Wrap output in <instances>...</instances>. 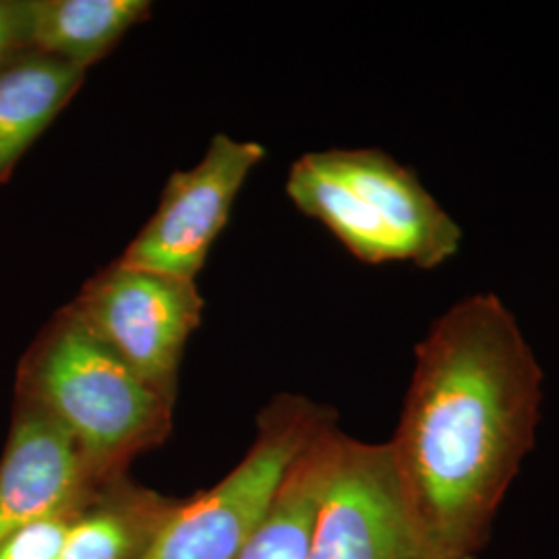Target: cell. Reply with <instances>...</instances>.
I'll use <instances>...</instances> for the list:
<instances>
[{
  "mask_svg": "<svg viewBox=\"0 0 559 559\" xmlns=\"http://www.w3.org/2000/svg\"><path fill=\"white\" fill-rule=\"evenodd\" d=\"M543 369L512 311L471 295L415 350L399 427L388 440L425 526L456 554L480 556L540 420Z\"/></svg>",
  "mask_w": 559,
  "mask_h": 559,
  "instance_id": "1",
  "label": "cell"
},
{
  "mask_svg": "<svg viewBox=\"0 0 559 559\" xmlns=\"http://www.w3.org/2000/svg\"><path fill=\"white\" fill-rule=\"evenodd\" d=\"M17 396L32 400L78 443L100 483L129 473L175 425L173 402L96 338L64 305L23 355Z\"/></svg>",
  "mask_w": 559,
  "mask_h": 559,
  "instance_id": "2",
  "label": "cell"
},
{
  "mask_svg": "<svg viewBox=\"0 0 559 559\" xmlns=\"http://www.w3.org/2000/svg\"><path fill=\"white\" fill-rule=\"evenodd\" d=\"M286 193L365 263L431 270L462 245L459 222L413 170L381 150L305 154L290 166Z\"/></svg>",
  "mask_w": 559,
  "mask_h": 559,
  "instance_id": "3",
  "label": "cell"
},
{
  "mask_svg": "<svg viewBox=\"0 0 559 559\" xmlns=\"http://www.w3.org/2000/svg\"><path fill=\"white\" fill-rule=\"evenodd\" d=\"M336 413L300 394H278L258 415L255 440L214 487L182 498L143 559H237L260 528L300 452Z\"/></svg>",
  "mask_w": 559,
  "mask_h": 559,
  "instance_id": "4",
  "label": "cell"
},
{
  "mask_svg": "<svg viewBox=\"0 0 559 559\" xmlns=\"http://www.w3.org/2000/svg\"><path fill=\"white\" fill-rule=\"evenodd\" d=\"M309 559H480L445 547L408 500L388 441L357 440L338 425L328 438V473Z\"/></svg>",
  "mask_w": 559,
  "mask_h": 559,
  "instance_id": "5",
  "label": "cell"
},
{
  "mask_svg": "<svg viewBox=\"0 0 559 559\" xmlns=\"http://www.w3.org/2000/svg\"><path fill=\"white\" fill-rule=\"evenodd\" d=\"M69 307L141 380L177 404L185 346L203 316L195 280L117 260L87 280Z\"/></svg>",
  "mask_w": 559,
  "mask_h": 559,
  "instance_id": "6",
  "label": "cell"
},
{
  "mask_svg": "<svg viewBox=\"0 0 559 559\" xmlns=\"http://www.w3.org/2000/svg\"><path fill=\"white\" fill-rule=\"evenodd\" d=\"M263 158L265 147L258 141L216 135L193 168L166 180L154 216L129 242L120 263L198 280L240 189Z\"/></svg>",
  "mask_w": 559,
  "mask_h": 559,
  "instance_id": "7",
  "label": "cell"
},
{
  "mask_svg": "<svg viewBox=\"0 0 559 559\" xmlns=\"http://www.w3.org/2000/svg\"><path fill=\"white\" fill-rule=\"evenodd\" d=\"M102 485L59 423L17 396L0 459V543L36 520L90 500Z\"/></svg>",
  "mask_w": 559,
  "mask_h": 559,
  "instance_id": "8",
  "label": "cell"
},
{
  "mask_svg": "<svg viewBox=\"0 0 559 559\" xmlns=\"http://www.w3.org/2000/svg\"><path fill=\"white\" fill-rule=\"evenodd\" d=\"M180 500L129 473L110 479L83 506L60 559H143Z\"/></svg>",
  "mask_w": 559,
  "mask_h": 559,
  "instance_id": "9",
  "label": "cell"
},
{
  "mask_svg": "<svg viewBox=\"0 0 559 559\" xmlns=\"http://www.w3.org/2000/svg\"><path fill=\"white\" fill-rule=\"evenodd\" d=\"M85 71L27 52L0 71V185L41 133L78 96Z\"/></svg>",
  "mask_w": 559,
  "mask_h": 559,
  "instance_id": "10",
  "label": "cell"
},
{
  "mask_svg": "<svg viewBox=\"0 0 559 559\" xmlns=\"http://www.w3.org/2000/svg\"><path fill=\"white\" fill-rule=\"evenodd\" d=\"M150 15L147 0H29L32 50L87 73Z\"/></svg>",
  "mask_w": 559,
  "mask_h": 559,
  "instance_id": "11",
  "label": "cell"
},
{
  "mask_svg": "<svg viewBox=\"0 0 559 559\" xmlns=\"http://www.w3.org/2000/svg\"><path fill=\"white\" fill-rule=\"evenodd\" d=\"M336 425L338 419L325 425L293 462L267 516L237 559H309L328 473V438Z\"/></svg>",
  "mask_w": 559,
  "mask_h": 559,
  "instance_id": "12",
  "label": "cell"
},
{
  "mask_svg": "<svg viewBox=\"0 0 559 559\" xmlns=\"http://www.w3.org/2000/svg\"><path fill=\"white\" fill-rule=\"evenodd\" d=\"M87 501L69 506L15 531L0 543V559H60L67 537Z\"/></svg>",
  "mask_w": 559,
  "mask_h": 559,
  "instance_id": "13",
  "label": "cell"
},
{
  "mask_svg": "<svg viewBox=\"0 0 559 559\" xmlns=\"http://www.w3.org/2000/svg\"><path fill=\"white\" fill-rule=\"evenodd\" d=\"M32 50L29 0H0V71Z\"/></svg>",
  "mask_w": 559,
  "mask_h": 559,
  "instance_id": "14",
  "label": "cell"
}]
</instances>
